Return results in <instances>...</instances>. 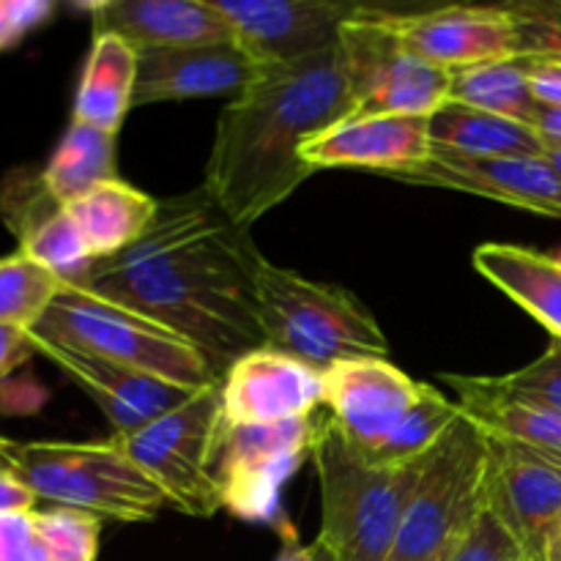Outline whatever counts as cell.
Segmentation results:
<instances>
[{"label": "cell", "mask_w": 561, "mask_h": 561, "mask_svg": "<svg viewBox=\"0 0 561 561\" xmlns=\"http://www.w3.org/2000/svg\"><path fill=\"white\" fill-rule=\"evenodd\" d=\"M266 257L203 186L159 201L137 244L99 261L77 288L140 312L195 345L222 381L263 348L257 268Z\"/></svg>", "instance_id": "cell-1"}, {"label": "cell", "mask_w": 561, "mask_h": 561, "mask_svg": "<svg viewBox=\"0 0 561 561\" xmlns=\"http://www.w3.org/2000/svg\"><path fill=\"white\" fill-rule=\"evenodd\" d=\"M354 115L340 42L294 64L263 66L219 115L203 190L250 230L316 175L301 146Z\"/></svg>", "instance_id": "cell-2"}, {"label": "cell", "mask_w": 561, "mask_h": 561, "mask_svg": "<svg viewBox=\"0 0 561 561\" xmlns=\"http://www.w3.org/2000/svg\"><path fill=\"white\" fill-rule=\"evenodd\" d=\"M425 460L378 466L343 436L332 416L318 420L312 463L321 485V535L340 561H389Z\"/></svg>", "instance_id": "cell-3"}, {"label": "cell", "mask_w": 561, "mask_h": 561, "mask_svg": "<svg viewBox=\"0 0 561 561\" xmlns=\"http://www.w3.org/2000/svg\"><path fill=\"white\" fill-rule=\"evenodd\" d=\"M0 469L25 482L38 502L102 520L142 524L170 507L118 438L99 444L0 438Z\"/></svg>", "instance_id": "cell-4"}, {"label": "cell", "mask_w": 561, "mask_h": 561, "mask_svg": "<svg viewBox=\"0 0 561 561\" xmlns=\"http://www.w3.org/2000/svg\"><path fill=\"white\" fill-rule=\"evenodd\" d=\"M257 318L268 348L312 370L351 359H387L389 340L376 316L340 285L316 283L263 261L257 268Z\"/></svg>", "instance_id": "cell-5"}, {"label": "cell", "mask_w": 561, "mask_h": 561, "mask_svg": "<svg viewBox=\"0 0 561 561\" xmlns=\"http://www.w3.org/2000/svg\"><path fill=\"white\" fill-rule=\"evenodd\" d=\"M33 334L190 392L219 383L201 351L173 329L75 285H64Z\"/></svg>", "instance_id": "cell-6"}, {"label": "cell", "mask_w": 561, "mask_h": 561, "mask_svg": "<svg viewBox=\"0 0 561 561\" xmlns=\"http://www.w3.org/2000/svg\"><path fill=\"white\" fill-rule=\"evenodd\" d=\"M488 436L460 411L427 455L389 561H444L485 507Z\"/></svg>", "instance_id": "cell-7"}, {"label": "cell", "mask_w": 561, "mask_h": 561, "mask_svg": "<svg viewBox=\"0 0 561 561\" xmlns=\"http://www.w3.org/2000/svg\"><path fill=\"white\" fill-rule=\"evenodd\" d=\"M222 422V389L214 383L118 442L164 493L170 507L195 518H211L222 510L211 474Z\"/></svg>", "instance_id": "cell-8"}, {"label": "cell", "mask_w": 561, "mask_h": 561, "mask_svg": "<svg viewBox=\"0 0 561 561\" xmlns=\"http://www.w3.org/2000/svg\"><path fill=\"white\" fill-rule=\"evenodd\" d=\"M392 9L362 5L340 33L356 115H425L449 102V71L400 42Z\"/></svg>", "instance_id": "cell-9"}, {"label": "cell", "mask_w": 561, "mask_h": 561, "mask_svg": "<svg viewBox=\"0 0 561 561\" xmlns=\"http://www.w3.org/2000/svg\"><path fill=\"white\" fill-rule=\"evenodd\" d=\"M316 431V416L277 425L222 422L211 463L222 510L250 524H283V488L299 471L307 455L312 458Z\"/></svg>", "instance_id": "cell-10"}, {"label": "cell", "mask_w": 561, "mask_h": 561, "mask_svg": "<svg viewBox=\"0 0 561 561\" xmlns=\"http://www.w3.org/2000/svg\"><path fill=\"white\" fill-rule=\"evenodd\" d=\"M236 44L257 66L310 58L340 42L343 25L365 3L348 0H214Z\"/></svg>", "instance_id": "cell-11"}, {"label": "cell", "mask_w": 561, "mask_h": 561, "mask_svg": "<svg viewBox=\"0 0 561 561\" xmlns=\"http://www.w3.org/2000/svg\"><path fill=\"white\" fill-rule=\"evenodd\" d=\"M485 504L513 531L524 559L540 561L548 535L561 520V466L488 436Z\"/></svg>", "instance_id": "cell-12"}, {"label": "cell", "mask_w": 561, "mask_h": 561, "mask_svg": "<svg viewBox=\"0 0 561 561\" xmlns=\"http://www.w3.org/2000/svg\"><path fill=\"white\" fill-rule=\"evenodd\" d=\"M420 389L422 383L389 359H351L323 373V405L365 458L392 436Z\"/></svg>", "instance_id": "cell-13"}, {"label": "cell", "mask_w": 561, "mask_h": 561, "mask_svg": "<svg viewBox=\"0 0 561 561\" xmlns=\"http://www.w3.org/2000/svg\"><path fill=\"white\" fill-rule=\"evenodd\" d=\"M383 179L466 192V195L488 197L524 211L561 219V175L546 157L463 159L431 153L425 162L394 170Z\"/></svg>", "instance_id": "cell-14"}, {"label": "cell", "mask_w": 561, "mask_h": 561, "mask_svg": "<svg viewBox=\"0 0 561 561\" xmlns=\"http://www.w3.org/2000/svg\"><path fill=\"white\" fill-rule=\"evenodd\" d=\"M219 389L225 422L230 425L305 420L323 405V373L268 345L241 356L225 373Z\"/></svg>", "instance_id": "cell-15"}, {"label": "cell", "mask_w": 561, "mask_h": 561, "mask_svg": "<svg viewBox=\"0 0 561 561\" xmlns=\"http://www.w3.org/2000/svg\"><path fill=\"white\" fill-rule=\"evenodd\" d=\"M400 42L447 71L518 55L513 16L504 5H447L392 14Z\"/></svg>", "instance_id": "cell-16"}, {"label": "cell", "mask_w": 561, "mask_h": 561, "mask_svg": "<svg viewBox=\"0 0 561 561\" xmlns=\"http://www.w3.org/2000/svg\"><path fill=\"white\" fill-rule=\"evenodd\" d=\"M33 343H36V354L55 362L102 409V414L113 425L115 438L140 431L142 425H148L157 416H162L164 411L184 403L190 394H195L190 389L173 387L168 381L142 376V373L129 370V367L113 365L107 359L69 348V345L53 343V340L36 337V334H33Z\"/></svg>", "instance_id": "cell-17"}, {"label": "cell", "mask_w": 561, "mask_h": 561, "mask_svg": "<svg viewBox=\"0 0 561 561\" xmlns=\"http://www.w3.org/2000/svg\"><path fill=\"white\" fill-rule=\"evenodd\" d=\"M431 157L425 115H354L301 146L312 173L329 168H365L376 175L411 168Z\"/></svg>", "instance_id": "cell-18"}, {"label": "cell", "mask_w": 561, "mask_h": 561, "mask_svg": "<svg viewBox=\"0 0 561 561\" xmlns=\"http://www.w3.org/2000/svg\"><path fill=\"white\" fill-rule=\"evenodd\" d=\"M261 69L236 42L151 49L137 66L135 107L222 93L239 96Z\"/></svg>", "instance_id": "cell-19"}, {"label": "cell", "mask_w": 561, "mask_h": 561, "mask_svg": "<svg viewBox=\"0 0 561 561\" xmlns=\"http://www.w3.org/2000/svg\"><path fill=\"white\" fill-rule=\"evenodd\" d=\"M93 36L115 33L137 53L236 42L214 0H104L88 3Z\"/></svg>", "instance_id": "cell-20"}, {"label": "cell", "mask_w": 561, "mask_h": 561, "mask_svg": "<svg viewBox=\"0 0 561 561\" xmlns=\"http://www.w3.org/2000/svg\"><path fill=\"white\" fill-rule=\"evenodd\" d=\"M444 383L455 389L460 411L482 433L561 466V411L507 392L496 378L444 376Z\"/></svg>", "instance_id": "cell-21"}, {"label": "cell", "mask_w": 561, "mask_h": 561, "mask_svg": "<svg viewBox=\"0 0 561 561\" xmlns=\"http://www.w3.org/2000/svg\"><path fill=\"white\" fill-rule=\"evenodd\" d=\"M5 222L20 239V252L49 268L64 285H82L96 261L82 244L66 206H60L42 184V173L33 181L20 179V190L9 197Z\"/></svg>", "instance_id": "cell-22"}, {"label": "cell", "mask_w": 561, "mask_h": 561, "mask_svg": "<svg viewBox=\"0 0 561 561\" xmlns=\"http://www.w3.org/2000/svg\"><path fill=\"white\" fill-rule=\"evenodd\" d=\"M431 153L463 159H529L546 157V140L524 121L504 118L485 110L444 102L427 118Z\"/></svg>", "instance_id": "cell-23"}, {"label": "cell", "mask_w": 561, "mask_h": 561, "mask_svg": "<svg viewBox=\"0 0 561 561\" xmlns=\"http://www.w3.org/2000/svg\"><path fill=\"white\" fill-rule=\"evenodd\" d=\"M474 268L518 307H524L553 340H561V257L518 244H482Z\"/></svg>", "instance_id": "cell-24"}, {"label": "cell", "mask_w": 561, "mask_h": 561, "mask_svg": "<svg viewBox=\"0 0 561 561\" xmlns=\"http://www.w3.org/2000/svg\"><path fill=\"white\" fill-rule=\"evenodd\" d=\"M82 244L93 261H107L146 236L157 219L159 201L126 181L113 179L93 186L66 206Z\"/></svg>", "instance_id": "cell-25"}, {"label": "cell", "mask_w": 561, "mask_h": 561, "mask_svg": "<svg viewBox=\"0 0 561 561\" xmlns=\"http://www.w3.org/2000/svg\"><path fill=\"white\" fill-rule=\"evenodd\" d=\"M137 66H140V53L131 49L124 38L115 33L93 36L71 121L118 135L129 110H135Z\"/></svg>", "instance_id": "cell-26"}, {"label": "cell", "mask_w": 561, "mask_h": 561, "mask_svg": "<svg viewBox=\"0 0 561 561\" xmlns=\"http://www.w3.org/2000/svg\"><path fill=\"white\" fill-rule=\"evenodd\" d=\"M118 179L115 135L96 126L71 121L53 157L42 170V184L60 206H69L80 195L104 181Z\"/></svg>", "instance_id": "cell-27"}, {"label": "cell", "mask_w": 561, "mask_h": 561, "mask_svg": "<svg viewBox=\"0 0 561 561\" xmlns=\"http://www.w3.org/2000/svg\"><path fill=\"white\" fill-rule=\"evenodd\" d=\"M449 102L485 110L535 126L537 102L529 85V60L524 55L488 60L469 69L449 71Z\"/></svg>", "instance_id": "cell-28"}, {"label": "cell", "mask_w": 561, "mask_h": 561, "mask_svg": "<svg viewBox=\"0 0 561 561\" xmlns=\"http://www.w3.org/2000/svg\"><path fill=\"white\" fill-rule=\"evenodd\" d=\"M460 405L444 398L438 389L422 383L420 398L411 405L409 414L400 420L392 436L376 449L367 460L378 466H405L427 458L438 447L449 427L458 422Z\"/></svg>", "instance_id": "cell-29"}, {"label": "cell", "mask_w": 561, "mask_h": 561, "mask_svg": "<svg viewBox=\"0 0 561 561\" xmlns=\"http://www.w3.org/2000/svg\"><path fill=\"white\" fill-rule=\"evenodd\" d=\"M60 290L64 283L22 252L0 257V323L5 327L33 332Z\"/></svg>", "instance_id": "cell-30"}, {"label": "cell", "mask_w": 561, "mask_h": 561, "mask_svg": "<svg viewBox=\"0 0 561 561\" xmlns=\"http://www.w3.org/2000/svg\"><path fill=\"white\" fill-rule=\"evenodd\" d=\"M38 526L53 561H96L102 518L80 510L53 507L38 513Z\"/></svg>", "instance_id": "cell-31"}, {"label": "cell", "mask_w": 561, "mask_h": 561, "mask_svg": "<svg viewBox=\"0 0 561 561\" xmlns=\"http://www.w3.org/2000/svg\"><path fill=\"white\" fill-rule=\"evenodd\" d=\"M504 9L513 16L518 55L561 64V0H518Z\"/></svg>", "instance_id": "cell-32"}, {"label": "cell", "mask_w": 561, "mask_h": 561, "mask_svg": "<svg viewBox=\"0 0 561 561\" xmlns=\"http://www.w3.org/2000/svg\"><path fill=\"white\" fill-rule=\"evenodd\" d=\"M524 551H520L518 540L513 531L502 524L491 507H482L477 515L474 524L463 531L458 546L447 553L444 561H520Z\"/></svg>", "instance_id": "cell-33"}, {"label": "cell", "mask_w": 561, "mask_h": 561, "mask_svg": "<svg viewBox=\"0 0 561 561\" xmlns=\"http://www.w3.org/2000/svg\"><path fill=\"white\" fill-rule=\"evenodd\" d=\"M496 381L518 398H529L561 411V340L551 337L548 348L535 362L507 376H496Z\"/></svg>", "instance_id": "cell-34"}, {"label": "cell", "mask_w": 561, "mask_h": 561, "mask_svg": "<svg viewBox=\"0 0 561 561\" xmlns=\"http://www.w3.org/2000/svg\"><path fill=\"white\" fill-rule=\"evenodd\" d=\"M0 561H53L36 510L0 515Z\"/></svg>", "instance_id": "cell-35"}, {"label": "cell", "mask_w": 561, "mask_h": 561, "mask_svg": "<svg viewBox=\"0 0 561 561\" xmlns=\"http://www.w3.org/2000/svg\"><path fill=\"white\" fill-rule=\"evenodd\" d=\"M55 14L49 0H0V53L16 47Z\"/></svg>", "instance_id": "cell-36"}, {"label": "cell", "mask_w": 561, "mask_h": 561, "mask_svg": "<svg viewBox=\"0 0 561 561\" xmlns=\"http://www.w3.org/2000/svg\"><path fill=\"white\" fill-rule=\"evenodd\" d=\"M526 58V55H524ZM529 60V85L537 107L561 110V64L548 58H526Z\"/></svg>", "instance_id": "cell-37"}, {"label": "cell", "mask_w": 561, "mask_h": 561, "mask_svg": "<svg viewBox=\"0 0 561 561\" xmlns=\"http://www.w3.org/2000/svg\"><path fill=\"white\" fill-rule=\"evenodd\" d=\"M33 354H36V343H33V334L27 329L0 323V378L25 365Z\"/></svg>", "instance_id": "cell-38"}, {"label": "cell", "mask_w": 561, "mask_h": 561, "mask_svg": "<svg viewBox=\"0 0 561 561\" xmlns=\"http://www.w3.org/2000/svg\"><path fill=\"white\" fill-rule=\"evenodd\" d=\"M36 504H38L36 493H33L25 482H20L14 474L0 469V515L33 513Z\"/></svg>", "instance_id": "cell-39"}, {"label": "cell", "mask_w": 561, "mask_h": 561, "mask_svg": "<svg viewBox=\"0 0 561 561\" xmlns=\"http://www.w3.org/2000/svg\"><path fill=\"white\" fill-rule=\"evenodd\" d=\"M535 129L540 131L546 146H561V110H537Z\"/></svg>", "instance_id": "cell-40"}, {"label": "cell", "mask_w": 561, "mask_h": 561, "mask_svg": "<svg viewBox=\"0 0 561 561\" xmlns=\"http://www.w3.org/2000/svg\"><path fill=\"white\" fill-rule=\"evenodd\" d=\"M279 561H340V559H337V553L327 546V542L316 540V542H310L307 548L290 546V551L285 553Z\"/></svg>", "instance_id": "cell-41"}, {"label": "cell", "mask_w": 561, "mask_h": 561, "mask_svg": "<svg viewBox=\"0 0 561 561\" xmlns=\"http://www.w3.org/2000/svg\"><path fill=\"white\" fill-rule=\"evenodd\" d=\"M540 561H561V520L551 529L546 546H542Z\"/></svg>", "instance_id": "cell-42"}, {"label": "cell", "mask_w": 561, "mask_h": 561, "mask_svg": "<svg viewBox=\"0 0 561 561\" xmlns=\"http://www.w3.org/2000/svg\"><path fill=\"white\" fill-rule=\"evenodd\" d=\"M546 159L553 164V168H557V173L561 175V146H548Z\"/></svg>", "instance_id": "cell-43"}, {"label": "cell", "mask_w": 561, "mask_h": 561, "mask_svg": "<svg viewBox=\"0 0 561 561\" xmlns=\"http://www.w3.org/2000/svg\"><path fill=\"white\" fill-rule=\"evenodd\" d=\"M520 561H526V559H520Z\"/></svg>", "instance_id": "cell-44"}, {"label": "cell", "mask_w": 561, "mask_h": 561, "mask_svg": "<svg viewBox=\"0 0 561 561\" xmlns=\"http://www.w3.org/2000/svg\"><path fill=\"white\" fill-rule=\"evenodd\" d=\"M559 257H561V255H559Z\"/></svg>", "instance_id": "cell-45"}]
</instances>
